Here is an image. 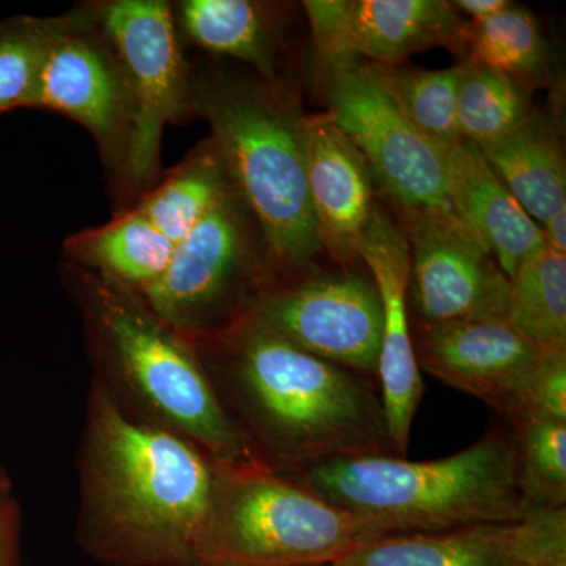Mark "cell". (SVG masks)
<instances>
[{
    "instance_id": "cell-32",
    "label": "cell",
    "mask_w": 566,
    "mask_h": 566,
    "mask_svg": "<svg viewBox=\"0 0 566 566\" xmlns=\"http://www.w3.org/2000/svg\"><path fill=\"white\" fill-rule=\"evenodd\" d=\"M9 495H11V482L9 475L0 465V499L9 497Z\"/></svg>"
},
{
    "instance_id": "cell-24",
    "label": "cell",
    "mask_w": 566,
    "mask_h": 566,
    "mask_svg": "<svg viewBox=\"0 0 566 566\" xmlns=\"http://www.w3.org/2000/svg\"><path fill=\"white\" fill-rule=\"evenodd\" d=\"M457 51L464 62L501 71L526 87L547 71L546 43L531 11L510 6L483 21L461 24Z\"/></svg>"
},
{
    "instance_id": "cell-17",
    "label": "cell",
    "mask_w": 566,
    "mask_h": 566,
    "mask_svg": "<svg viewBox=\"0 0 566 566\" xmlns=\"http://www.w3.org/2000/svg\"><path fill=\"white\" fill-rule=\"evenodd\" d=\"M446 163L450 207L506 277L512 279L521 264L545 248L542 229L474 145L461 140L447 148Z\"/></svg>"
},
{
    "instance_id": "cell-1",
    "label": "cell",
    "mask_w": 566,
    "mask_h": 566,
    "mask_svg": "<svg viewBox=\"0 0 566 566\" xmlns=\"http://www.w3.org/2000/svg\"><path fill=\"white\" fill-rule=\"evenodd\" d=\"M221 465L126 415L92 375L77 450L76 542L106 566H197Z\"/></svg>"
},
{
    "instance_id": "cell-7",
    "label": "cell",
    "mask_w": 566,
    "mask_h": 566,
    "mask_svg": "<svg viewBox=\"0 0 566 566\" xmlns=\"http://www.w3.org/2000/svg\"><path fill=\"white\" fill-rule=\"evenodd\" d=\"M275 282L262 232L233 188L175 245L166 273L140 296L197 342L244 318Z\"/></svg>"
},
{
    "instance_id": "cell-34",
    "label": "cell",
    "mask_w": 566,
    "mask_h": 566,
    "mask_svg": "<svg viewBox=\"0 0 566 566\" xmlns=\"http://www.w3.org/2000/svg\"><path fill=\"white\" fill-rule=\"evenodd\" d=\"M312 566H333V564H324V565H312Z\"/></svg>"
},
{
    "instance_id": "cell-27",
    "label": "cell",
    "mask_w": 566,
    "mask_h": 566,
    "mask_svg": "<svg viewBox=\"0 0 566 566\" xmlns=\"http://www.w3.org/2000/svg\"><path fill=\"white\" fill-rule=\"evenodd\" d=\"M61 24L62 18L0 21V114L32 107L41 65Z\"/></svg>"
},
{
    "instance_id": "cell-21",
    "label": "cell",
    "mask_w": 566,
    "mask_h": 566,
    "mask_svg": "<svg viewBox=\"0 0 566 566\" xmlns=\"http://www.w3.org/2000/svg\"><path fill=\"white\" fill-rule=\"evenodd\" d=\"M175 244L134 205L102 227L66 238L65 259L142 293L166 273Z\"/></svg>"
},
{
    "instance_id": "cell-33",
    "label": "cell",
    "mask_w": 566,
    "mask_h": 566,
    "mask_svg": "<svg viewBox=\"0 0 566 566\" xmlns=\"http://www.w3.org/2000/svg\"><path fill=\"white\" fill-rule=\"evenodd\" d=\"M547 566H566V562H562V564H554V565H547Z\"/></svg>"
},
{
    "instance_id": "cell-12",
    "label": "cell",
    "mask_w": 566,
    "mask_h": 566,
    "mask_svg": "<svg viewBox=\"0 0 566 566\" xmlns=\"http://www.w3.org/2000/svg\"><path fill=\"white\" fill-rule=\"evenodd\" d=\"M32 109H50L80 123L122 181L133 134V106L120 62L91 7L62 18L41 65Z\"/></svg>"
},
{
    "instance_id": "cell-23",
    "label": "cell",
    "mask_w": 566,
    "mask_h": 566,
    "mask_svg": "<svg viewBox=\"0 0 566 566\" xmlns=\"http://www.w3.org/2000/svg\"><path fill=\"white\" fill-rule=\"evenodd\" d=\"M504 318L547 352H566V255L545 248L510 279Z\"/></svg>"
},
{
    "instance_id": "cell-5",
    "label": "cell",
    "mask_w": 566,
    "mask_h": 566,
    "mask_svg": "<svg viewBox=\"0 0 566 566\" xmlns=\"http://www.w3.org/2000/svg\"><path fill=\"white\" fill-rule=\"evenodd\" d=\"M191 106L234 189L252 212L277 282L307 271L322 252L307 180V117L277 81L202 73Z\"/></svg>"
},
{
    "instance_id": "cell-30",
    "label": "cell",
    "mask_w": 566,
    "mask_h": 566,
    "mask_svg": "<svg viewBox=\"0 0 566 566\" xmlns=\"http://www.w3.org/2000/svg\"><path fill=\"white\" fill-rule=\"evenodd\" d=\"M539 229L546 248L566 255V205L554 212Z\"/></svg>"
},
{
    "instance_id": "cell-3",
    "label": "cell",
    "mask_w": 566,
    "mask_h": 566,
    "mask_svg": "<svg viewBox=\"0 0 566 566\" xmlns=\"http://www.w3.org/2000/svg\"><path fill=\"white\" fill-rule=\"evenodd\" d=\"M61 275L80 311L92 375L126 415L189 439L223 468L260 463L219 403L193 342L107 275L66 259Z\"/></svg>"
},
{
    "instance_id": "cell-31",
    "label": "cell",
    "mask_w": 566,
    "mask_h": 566,
    "mask_svg": "<svg viewBox=\"0 0 566 566\" xmlns=\"http://www.w3.org/2000/svg\"><path fill=\"white\" fill-rule=\"evenodd\" d=\"M450 3L457 11L468 14L472 22L488 20L512 6L509 0H457V2Z\"/></svg>"
},
{
    "instance_id": "cell-2",
    "label": "cell",
    "mask_w": 566,
    "mask_h": 566,
    "mask_svg": "<svg viewBox=\"0 0 566 566\" xmlns=\"http://www.w3.org/2000/svg\"><path fill=\"white\" fill-rule=\"evenodd\" d=\"M227 417L283 476L337 458L394 455L370 378L319 359L244 316L193 342Z\"/></svg>"
},
{
    "instance_id": "cell-14",
    "label": "cell",
    "mask_w": 566,
    "mask_h": 566,
    "mask_svg": "<svg viewBox=\"0 0 566 566\" xmlns=\"http://www.w3.org/2000/svg\"><path fill=\"white\" fill-rule=\"evenodd\" d=\"M303 9L323 70L398 65L434 46L457 51L463 24L444 0H308Z\"/></svg>"
},
{
    "instance_id": "cell-15",
    "label": "cell",
    "mask_w": 566,
    "mask_h": 566,
    "mask_svg": "<svg viewBox=\"0 0 566 566\" xmlns=\"http://www.w3.org/2000/svg\"><path fill=\"white\" fill-rule=\"evenodd\" d=\"M357 259L370 271L382 305V340L378 378L387 430L397 457L408 455L412 422L423 397L409 323L411 253L400 222L375 203L365 227Z\"/></svg>"
},
{
    "instance_id": "cell-9",
    "label": "cell",
    "mask_w": 566,
    "mask_h": 566,
    "mask_svg": "<svg viewBox=\"0 0 566 566\" xmlns=\"http://www.w3.org/2000/svg\"><path fill=\"white\" fill-rule=\"evenodd\" d=\"M120 62L133 106V134L120 185L150 191L161 172V139L191 106V77L181 54L174 7L164 0H112L91 7Z\"/></svg>"
},
{
    "instance_id": "cell-10",
    "label": "cell",
    "mask_w": 566,
    "mask_h": 566,
    "mask_svg": "<svg viewBox=\"0 0 566 566\" xmlns=\"http://www.w3.org/2000/svg\"><path fill=\"white\" fill-rule=\"evenodd\" d=\"M331 120L356 145L398 212L452 210L446 148L409 122L365 63L323 70Z\"/></svg>"
},
{
    "instance_id": "cell-29",
    "label": "cell",
    "mask_w": 566,
    "mask_h": 566,
    "mask_svg": "<svg viewBox=\"0 0 566 566\" xmlns=\"http://www.w3.org/2000/svg\"><path fill=\"white\" fill-rule=\"evenodd\" d=\"M21 510L13 495L0 499V566L20 565Z\"/></svg>"
},
{
    "instance_id": "cell-25",
    "label": "cell",
    "mask_w": 566,
    "mask_h": 566,
    "mask_svg": "<svg viewBox=\"0 0 566 566\" xmlns=\"http://www.w3.org/2000/svg\"><path fill=\"white\" fill-rule=\"evenodd\" d=\"M532 112L524 85L509 74L475 63L458 65L457 122L461 140L479 148L504 139Z\"/></svg>"
},
{
    "instance_id": "cell-16",
    "label": "cell",
    "mask_w": 566,
    "mask_h": 566,
    "mask_svg": "<svg viewBox=\"0 0 566 566\" xmlns=\"http://www.w3.org/2000/svg\"><path fill=\"white\" fill-rule=\"evenodd\" d=\"M307 180L322 251L349 266L374 211V185L364 156L324 112L307 117Z\"/></svg>"
},
{
    "instance_id": "cell-13",
    "label": "cell",
    "mask_w": 566,
    "mask_h": 566,
    "mask_svg": "<svg viewBox=\"0 0 566 566\" xmlns=\"http://www.w3.org/2000/svg\"><path fill=\"white\" fill-rule=\"evenodd\" d=\"M417 322L504 316L510 279L453 210L400 212Z\"/></svg>"
},
{
    "instance_id": "cell-28",
    "label": "cell",
    "mask_w": 566,
    "mask_h": 566,
    "mask_svg": "<svg viewBox=\"0 0 566 566\" xmlns=\"http://www.w3.org/2000/svg\"><path fill=\"white\" fill-rule=\"evenodd\" d=\"M521 482L532 510L566 504V422L528 420L512 427Z\"/></svg>"
},
{
    "instance_id": "cell-4",
    "label": "cell",
    "mask_w": 566,
    "mask_h": 566,
    "mask_svg": "<svg viewBox=\"0 0 566 566\" xmlns=\"http://www.w3.org/2000/svg\"><path fill=\"white\" fill-rule=\"evenodd\" d=\"M289 479L382 536L516 523L532 512L512 431L502 428L439 460L337 458Z\"/></svg>"
},
{
    "instance_id": "cell-6",
    "label": "cell",
    "mask_w": 566,
    "mask_h": 566,
    "mask_svg": "<svg viewBox=\"0 0 566 566\" xmlns=\"http://www.w3.org/2000/svg\"><path fill=\"white\" fill-rule=\"evenodd\" d=\"M379 536L363 517L266 465H221L197 566L335 564Z\"/></svg>"
},
{
    "instance_id": "cell-18",
    "label": "cell",
    "mask_w": 566,
    "mask_h": 566,
    "mask_svg": "<svg viewBox=\"0 0 566 566\" xmlns=\"http://www.w3.org/2000/svg\"><path fill=\"white\" fill-rule=\"evenodd\" d=\"M333 566H534V546L524 516L516 523L379 536Z\"/></svg>"
},
{
    "instance_id": "cell-8",
    "label": "cell",
    "mask_w": 566,
    "mask_h": 566,
    "mask_svg": "<svg viewBox=\"0 0 566 566\" xmlns=\"http://www.w3.org/2000/svg\"><path fill=\"white\" fill-rule=\"evenodd\" d=\"M420 371L479 398L512 427L566 422V352H547L517 334L504 316L415 323Z\"/></svg>"
},
{
    "instance_id": "cell-19",
    "label": "cell",
    "mask_w": 566,
    "mask_h": 566,
    "mask_svg": "<svg viewBox=\"0 0 566 566\" xmlns=\"http://www.w3.org/2000/svg\"><path fill=\"white\" fill-rule=\"evenodd\" d=\"M476 150L536 226L565 207L564 150L546 118L532 112L516 132Z\"/></svg>"
},
{
    "instance_id": "cell-20",
    "label": "cell",
    "mask_w": 566,
    "mask_h": 566,
    "mask_svg": "<svg viewBox=\"0 0 566 566\" xmlns=\"http://www.w3.org/2000/svg\"><path fill=\"white\" fill-rule=\"evenodd\" d=\"M270 3L185 0L174 9L177 31L197 48L248 63L264 81L277 76L279 32Z\"/></svg>"
},
{
    "instance_id": "cell-26",
    "label": "cell",
    "mask_w": 566,
    "mask_h": 566,
    "mask_svg": "<svg viewBox=\"0 0 566 566\" xmlns=\"http://www.w3.org/2000/svg\"><path fill=\"white\" fill-rule=\"evenodd\" d=\"M375 81L397 103L409 122L439 147L460 144L457 122L458 66L411 70L365 63Z\"/></svg>"
},
{
    "instance_id": "cell-22",
    "label": "cell",
    "mask_w": 566,
    "mask_h": 566,
    "mask_svg": "<svg viewBox=\"0 0 566 566\" xmlns=\"http://www.w3.org/2000/svg\"><path fill=\"white\" fill-rule=\"evenodd\" d=\"M234 188L211 139L140 197L136 207L175 245Z\"/></svg>"
},
{
    "instance_id": "cell-11",
    "label": "cell",
    "mask_w": 566,
    "mask_h": 566,
    "mask_svg": "<svg viewBox=\"0 0 566 566\" xmlns=\"http://www.w3.org/2000/svg\"><path fill=\"white\" fill-rule=\"evenodd\" d=\"M319 359L378 376L382 305L363 274H294L275 282L248 315Z\"/></svg>"
}]
</instances>
